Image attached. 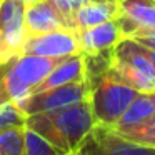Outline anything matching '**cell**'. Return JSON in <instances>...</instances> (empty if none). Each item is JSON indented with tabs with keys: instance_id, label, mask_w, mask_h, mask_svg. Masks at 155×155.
<instances>
[{
	"instance_id": "obj_1",
	"label": "cell",
	"mask_w": 155,
	"mask_h": 155,
	"mask_svg": "<svg viewBox=\"0 0 155 155\" xmlns=\"http://www.w3.org/2000/svg\"><path fill=\"white\" fill-rule=\"evenodd\" d=\"M25 127L35 130L57 148L70 155L95 127V118L87 98L65 108L28 115L25 118Z\"/></svg>"
},
{
	"instance_id": "obj_2",
	"label": "cell",
	"mask_w": 155,
	"mask_h": 155,
	"mask_svg": "<svg viewBox=\"0 0 155 155\" xmlns=\"http://www.w3.org/2000/svg\"><path fill=\"white\" fill-rule=\"evenodd\" d=\"M68 57H38V55H18L8 64L0 65V104L17 102L30 95L60 62Z\"/></svg>"
},
{
	"instance_id": "obj_3",
	"label": "cell",
	"mask_w": 155,
	"mask_h": 155,
	"mask_svg": "<svg viewBox=\"0 0 155 155\" xmlns=\"http://www.w3.org/2000/svg\"><path fill=\"white\" fill-rule=\"evenodd\" d=\"M107 74L137 92L155 90V72L147 48L132 38H124L110 50Z\"/></svg>"
},
{
	"instance_id": "obj_4",
	"label": "cell",
	"mask_w": 155,
	"mask_h": 155,
	"mask_svg": "<svg viewBox=\"0 0 155 155\" xmlns=\"http://www.w3.org/2000/svg\"><path fill=\"white\" fill-rule=\"evenodd\" d=\"M87 82L88 102L95 118V125L112 128L132 104V100L137 97L138 92L108 74Z\"/></svg>"
},
{
	"instance_id": "obj_5",
	"label": "cell",
	"mask_w": 155,
	"mask_h": 155,
	"mask_svg": "<svg viewBox=\"0 0 155 155\" xmlns=\"http://www.w3.org/2000/svg\"><path fill=\"white\" fill-rule=\"evenodd\" d=\"M70 155H155V147L134 142L108 127L95 125Z\"/></svg>"
},
{
	"instance_id": "obj_6",
	"label": "cell",
	"mask_w": 155,
	"mask_h": 155,
	"mask_svg": "<svg viewBox=\"0 0 155 155\" xmlns=\"http://www.w3.org/2000/svg\"><path fill=\"white\" fill-rule=\"evenodd\" d=\"M88 98V82H74V84L60 85L55 88L30 94L20 100L14 102L25 115L42 114V112H52L58 108L70 107L74 104H78L82 100Z\"/></svg>"
},
{
	"instance_id": "obj_7",
	"label": "cell",
	"mask_w": 155,
	"mask_h": 155,
	"mask_svg": "<svg viewBox=\"0 0 155 155\" xmlns=\"http://www.w3.org/2000/svg\"><path fill=\"white\" fill-rule=\"evenodd\" d=\"M25 5L18 0H0V65L22 55L25 42Z\"/></svg>"
},
{
	"instance_id": "obj_8",
	"label": "cell",
	"mask_w": 155,
	"mask_h": 155,
	"mask_svg": "<svg viewBox=\"0 0 155 155\" xmlns=\"http://www.w3.org/2000/svg\"><path fill=\"white\" fill-rule=\"evenodd\" d=\"M24 55H38V57H72L80 54L77 35L70 30H57L44 35L27 37L22 47Z\"/></svg>"
},
{
	"instance_id": "obj_9",
	"label": "cell",
	"mask_w": 155,
	"mask_h": 155,
	"mask_svg": "<svg viewBox=\"0 0 155 155\" xmlns=\"http://www.w3.org/2000/svg\"><path fill=\"white\" fill-rule=\"evenodd\" d=\"M117 20L125 38L155 30V0H118Z\"/></svg>"
},
{
	"instance_id": "obj_10",
	"label": "cell",
	"mask_w": 155,
	"mask_h": 155,
	"mask_svg": "<svg viewBox=\"0 0 155 155\" xmlns=\"http://www.w3.org/2000/svg\"><path fill=\"white\" fill-rule=\"evenodd\" d=\"M25 38L34 35H44L57 30H68L64 17L55 7L54 0H40L37 4L25 5L24 14ZM72 32V30H70Z\"/></svg>"
},
{
	"instance_id": "obj_11",
	"label": "cell",
	"mask_w": 155,
	"mask_h": 155,
	"mask_svg": "<svg viewBox=\"0 0 155 155\" xmlns=\"http://www.w3.org/2000/svg\"><path fill=\"white\" fill-rule=\"evenodd\" d=\"M77 40L80 52L85 55H97L104 52H110L118 42L124 40L120 27L117 20H110L105 24L95 25V27L85 28V30L77 32Z\"/></svg>"
},
{
	"instance_id": "obj_12",
	"label": "cell",
	"mask_w": 155,
	"mask_h": 155,
	"mask_svg": "<svg viewBox=\"0 0 155 155\" xmlns=\"http://www.w3.org/2000/svg\"><path fill=\"white\" fill-rule=\"evenodd\" d=\"M118 15H120L118 0H94L77 8L72 18V28L77 34L85 28L115 20Z\"/></svg>"
},
{
	"instance_id": "obj_13",
	"label": "cell",
	"mask_w": 155,
	"mask_h": 155,
	"mask_svg": "<svg viewBox=\"0 0 155 155\" xmlns=\"http://www.w3.org/2000/svg\"><path fill=\"white\" fill-rule=\"evenodd\" d=\"M84 80H87V67H85V55L80 52V54L72 55V57L65 58L64 62H60L37 87H34L30 94H38V92L48 90V88Z\"/></svg>"
},
{
	"instance_id": "obj_14",
	"label": "cell",
	"mask_w": 155,
	"mask_h": 155,
	"mask_svg": "<svg viewBox=\"0 0 155 155\" xmlns=\"http://www.w3.org/2000/svg\"><path fill=\"white\" fill-rule=\"evenodd\" d=\"M153 114H155V90L138 92L137 97L132 100V104L124 112V115L112 127V130L124 135L127 132H132L135 128L142 127Z\"/></svg>"
},
{
	"instance_id": "obj_15",
	"label": "cell",
	"mask_w": 155,
	"mask_h": 155,
	"mask_svg": "<svg viewBox=\"0 0 155 155\" xmlns=\"http://www.w3.org/2000/svg\"><path fill=\"white\" fill-rule=\"evenodd\" d=\"M24 155H67L52 142L28 127H24Z\"/></svg>"
},
{
	"instance_id": "obj_16",
	"label": "cell",
	"mask_w": 155,
	"mask_h": 155,
	"mask_svg": "<svg viewBox=\"0 0 155 155\" xmlns=\"http://www.w3.org/2000/svg\"><path fill=\"white\" fill-rule=\"evenodd\" d=\"M24 127L0 130V155H24Z\"/></svg>"
},
{
	"instance_id": "obj_17",
	"label": "cell",
	"mask_w": 155,
	"mask_h": 155,
	"mask_svg": "<svg viewBox=\"0 0 155 155\" xmlns=\"http://www.w3.org/2000/svg\"><path fill=\"white\" fill-rule=\"evenodd\" d=\"M25 118H27V115L14 102L0 104V130L10 127H24Z\"/></svg>"
},
{
	"instance_id": "obj_18",
	"label": "cell",
	"mask_w": 155,
	"mask_h": 155,
	"mask_svg": "<svg viewBox=\"0 0 155 155\" xmlns=\"http://www.w3.org/2000/svg\"><path fill=\"white\" fill-rule=\"evenodd\" d=\"M124 137L130 138V140H134V142H138V143L155 147V114L152 115L142 127L124 134Z\"/></svg>"
},
{
	"instance_id": "obj_19",
	"label": "cell",
	"mask_w": 155,
	"mask_h": 155,
	"mask_svg": "<svg viewBox=\"0 0 155 155\" xmlns=\"http://www.w3.org/2000/svg\"><path fill=\"white\" fill-rule=\"evenodd\" d=\"M132 40H135L137 44H140L142 47L155 50V30L153 32H147V34L137 35V37H132Z\"/></svg>"
},
{
	"instance_id": "obj_20",
	"label": "cell",
	"mask_w": 155,
	"mask_h": 155,
	"mask_svg": "<svg viewBox=\"0 0 155 155\" xmlns=\"http://www.w3.org/2000/svg\"><path fill=\"white\" fill-rule=\"evenodd\" d=\"M147 55H148V58H150L152 67H153V72H155V50H150V48H147Z\"/></svg>"
},
{
	"instance_id": "obj_21",
	"label": "cell",
	"mask_w": 155,
	"mask_h": 155,
	"mask_svg": "<svg viewBox=\"0 0 155 155\" xmlns=\"http://www.w3.org/2000/svg\"><path fill=\"white\" fill-rule=\"evenodd\" d=\"M18 2H22L24 5H32V4H37V2H40V0H18Z\"/></svg>"
}]
</instances>
